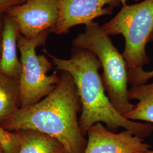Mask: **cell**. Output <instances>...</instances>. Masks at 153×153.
Listing matches in <instances>:
<instances>
[{
  "label": "cell",
  "mask_w": 153,
  "mask_h": 153,
  "mask_svg": "<svg viewBox=\"0 0 153 153\" xmlns=\"http://www.w3.org/2000/svg\"><path fill=\"white\" fill-rule=\"evenodd\" d=\"M53 91L38 103L16 111L1 124L9 131L32 130L53 137L68 153H84L87 140L81 131L78 114L82 105L71 75L62 71Z\"/></svg>",
  "instance_id": "obj_1"
},
{
  "label": "cell",
  "mask_w": 153,
  "mask_h": 153,
  "mask_svg": "<svg viewBox=\"0 0 153 153\" xmlns=\"http://www.w3.org/2000/svg\"><path fill=\"white\" fill-rule=\"evenodd\" d=\"M43 51L52 59L56 69L69 73L74 81L82 105L79 124L85 137L88 129L97 123L105 124L108 129L115 133L124 128L142 138L153 133L152 124L126 119L116 109L105 94L102 77L99 73L102 65L92 52L73 47L71 58L65 60L50 54L46 49Z\"/></svg>",
  "instance_id": "obj_2"
},
{
  "label": "cell",
  "mask_w": 153,
  "mask_h": 153,
  "mask_svg": "<svg viewBox=\"0 0 153 153\" xmlns=\"http://www.w3.org/2000/svg\"><path fill=\"white\" fill-rule=\"evenodd\" d=\"M73 47L92 52L100 61L105 91L116 109L123 116L133 109L128 97V73L123 55L98 23L86 26L85 32L72 42Z\"/></svg>",
  "instance_id": "obj_3"
},
{
  "label": "cell",
  "mask_w": 153,
  "mask_h": 153,
  "mask_svg": "<svg viewBox=\"0 0 153 153\" xmlns=\"http://www.w3.org/2000/svg\"><path fill=\"white\" fill-rule=\"evenodd\" d=\"M101 27L109 36L121 34L124 37L123 56L128 76L143 71L150 62L146 47L153 32V0L123 6L118 14Z\"/></svg>",
  "instance_id": "obj_4"
},
{
  "label": "cell",
  "mask_w": 153,
  "mask_h": 153,
  "mask_svg": "<svg viewBox=\"0 0 153 153\" xmlns=\"http://www.w3.org/2000/svg\"><path fill=\"white\" fill-rule=\"evenodd\" d=\"M50 32L44 31L32 39L26 38L20 33L18 35L17 45L22 65L19 79L21 108L33 105L48 96L60 81L57 71L47 75L53 64L45 55L36 53V47L45 44Z\"/></svg>",
  "instance_id": "obj_5"
},
{
  "label": "cell",
  "mask_w": 153,
  "mask_h": 153,
  "mask_svg": "<svg viewBox=\"0 0 153 153\" xmlns=\"http://www.w3.org/2000/svg\"><path fill=\"white\" fill-rule=\"evenodd\" d=\"M5 14L16 23L20 34L32 39L55 27L59 19L58 0H27Z\"/></svg>",
  "instance_id": "obj_6"
},
{
  "label": "cell",
  "mask_w": 153,
  "mask_h": 153,
  "mask_svg": "<svg viewBox=\"0 0 153 153\" xmlns=\"http://www.w3.org/2000/svg\"><path fill=\"white\" fill-rule=\"evenodd\" d=\"M120 0H58L59 19L51 32L67 33L78 25L88 26L99 16L112 14Z\"/></svg>",
  "instance_id": "obj_7"
},
{
  "label": "cell",
  "mask_w": 153,
  "mask_h": 153,
  "mask_svg": "<svg viewBox=\"0 0 153 153\" xmlns=\"http://www.w3.org/2000/svg\"><path fill=\"white\" fill-rule=\"evenodd\" d=\"M88 140L84 153H139L151 146L141 137L125 130L116 133L110 131L102 123L91 126L87 131Z\"/></svg>",
  "instance_id": "obj_8"
},
{
  "label": "cell",
  "mask_w": 153,
  "mask_h": 153,
  "mask_svg": "<svg viewBox=\"0 0 153 153\" xmlns=\"http://www.w3.org/2000/svg\"><path fill=\"white\" fill-rule=\"evenodd\" d=\"M19 33L16 23L10 17L4 14L0 71L17 79H19L22 69V63L19 60L16 52Z\"/></svg>",
  "instance_id": "obj_9"
},
{
  "label": "cell",
  "mask_w": 153,
  "mask_h": 153,
  "mask_svg": "<svg viewBox=\"0 0 153 153\" xmlns=\"http://www.w3.org/2000/svg\"><path fill=\"white\" fill-rule=\"evenodd\" d=\"M128 97L130 100H136L138 103L124 117L130 120L153 123V82L132 86L128 90Z\"/></svg>",
  "instance_id": "obj_10"
},
{
  "label": "cell",
  "mask_w": 153,
  "mask_h": 153,
  "mask_svg": "<svg viewBox=\"0 0 153 153\" xmlns=\"http://www.w3.org/2000/svg\"><path fill=\"white\" fill-rule=\"evenodd\" d=\"M21 107L19 79L0 71V124Z\"/></svg>",
  "instance_id": "obj_11"
},
{
  "label": "cell",
  "mask_w": 153,
  "mask_h": 153,
  "mask_svg": "<svg viewBox=\"0 0 153 153\" xmlns=\"http://www.w3.org/2000/svg\"><path fill=\"white\" fill-rule=\"evenodd\" d=\"M22 145L19 153H62L63 145L59 141L42 132L21 131Z\"/></svg>",
  "instance_id": "obj_12"
},
{
  "label": "cell",
  "mask_w": 153,
  "mask_h": 153,
  "mask_svg": "<svg viewBox=\"0 0 153 153\" xmlns=\"http://www.w3.org/2000/svg\"><path fill=\"white\" fill-rule=\"evenodd\" d=\"M22 142L20 131H7L0 124V144L5 153H19Z\"/></svg>",
  "instance_id": "obj_13"
},
{
  "label": "cell",
  "mask_w": 153,
  "mask_h": 153,
  "mask_svg": "<svg viewBox=\"0 0 153 153\" xmlns=\"http://www.w3.org/2000/svg\"><path fill=\"white\" fill-rule=\"evenodd\" d=\"M153 40V32L150 36V40ZM153 78V70L151 71H145L144 70L138 71L137 73L128 76V83L132 86H138L147 83L148 81Z\"/></svg>",
  "instance_id": "obj_14"
},
{
  "label": "cell",
  "mask_w": 153,
  "mask_h": 153,
  "mask_svg": "<svg viewBox=\"0 0 153 153\" xmlns=\"http://www.w3.org/2000/svg\"><path fill=\"white\" fill-rule=\"evenodd\" d=\"M27 0H0V16L6 14L12 8L21 5Z\"/></svg>",
  "instance_id": "obj_15"
},
{
  "label": "cell",
  "mask_w": 153,
  "mask_h": 153,
  "mask_svg": "<svg viewBox=\"0 0 153 153\" xmlns=\"http://www.w3.org/2000/svg\"><path fill=\"white\" fill-rule=\"evenodd\" d=\"M4 25V15L0 16V60L2 54V35Z\"/></svg>",
  "instance_id": "obj_16"
},
{
  "label": "cell",
  "mask_w": 153,
  "mask_h": 153,
  "mask_svg": "<svg viewBox=\"0 0 153 153\" xmlns=\"http://www.w3.org/2000/svg\"><path fill=\"white\" fill-rule=\"evenodd\" d=\"M120 1L121 3L123 4V5H126V2L128 1V0H120ZM136 1H140V0H134Z\"/></svg>",
  "instance_id": "obj_17"
},
{
  "label": "cell",
  "mask_w": 153,
  "mask_h": 153,
  "mask_svg": "<svg viewBox=\"0 0 153 153\" xmlns=\"http://www.w3.org/2000/svg\"><path fill=\"white\" fill-rule=\"evenodd\" d=\"M153 153V150H149L146 152H141V153Z\"/></svg>",
  "instance_id": "obj_18"
},
{
  "label": "cell",
  "mask_w": 153,
  "mask_h": 153,
  "mask_svg": "<svg viewBox=\"0 0 153 153\" xmlns=\"http://www.w3.org/2000/svg\"><path fill=\"white\" fill-rule=\"evenodd\" d=\"M0 153H5V152H4V150H3V149L2 148L1 144H0Z\"/></svg>",
  "instance_id": "obj_19"
},
{
  "label": "cell",
  "mask_w": 153,
  "mask_h": 153,
  "mask_svg": "<svg viewBox=\"0 0 153 153\" xmlns=\"http://www.w3.org/2000/svg\"><path fill=\"white\" fill-rule=\"evenodd\" d=\"M67 153V152H66L65 151V152H63V153Z\"/></svg>",
  "instance_id": "obj_20"
}]
</instances>
